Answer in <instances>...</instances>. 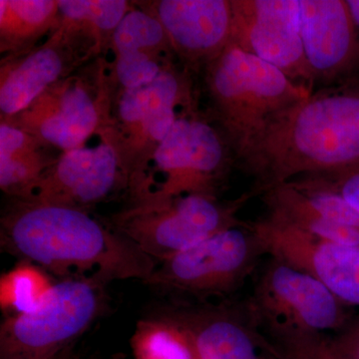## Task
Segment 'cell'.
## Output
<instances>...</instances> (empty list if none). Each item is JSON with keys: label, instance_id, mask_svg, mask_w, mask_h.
Wrapping results in <instances>:
<instances>
[{"label": "cell", "instance_id": "cell-24", "mask_svg": "<svg viewBox=\"0 0 359 359\" xmlns=\"http://www.w3.org/2000/svg\"><path fill=\"white\" fill-rule=\"evenodd\" d=\"M52 285L39 266L25 262L2 278V304L13 309L11 316L29 313L39 308Z\"/></svg>", "mask_w": 359, "mask_h": 359}, {"label": "cell", "instance_id": "cell-9", "mask_svg": "<svg viewBox=\"0 0 359 359\" xmlns=\"http://www.w3.org/2000/svg\"><path fill=\"white\" fill-rule=\"evenodd\" d=\"M105 285L53 283L39 308L8 316L0 327V359H45L75 346L106 308Z\"/></svg>", "mask_w": 359, "mask_h": 359}, {"label": "cell", "instance_id": "cell-28", "mask_svg": "<svg viewBox=\"0 0 359 359\" xmlns=\"http://www.w3.org/2000/svg\"><path fill=\"white\" fill-rule=\"evenodd\" d=\"M304 359H339L335 358V356L332 355L330 353H327L325 351V346L320 349V351H316V353H313V355L309 356V358Z\"/></svg>", "mask_w": 359, "mask_h": 359}, {"label": "cell", "instance_id": "cell-12", "mask_svg": "<svg viewBox=\"0 0 359 359\" xmlns=\"http://www.w3.org/2000/svg\"><path fill=\"white\" fill-rule=\"evenodd\" d=\"M99 135L95 145L85 143L61 153L27 197L20 201L91 212L120 191L127 192L128 177L114 144L105 128Z\"/></svg>", "mask_w": 359, "mask_h": 359}, {"label": "cell", "instance_id": "cell-21", "mask_svg": "<svg viewBox=\"0 0 359 359\" xmlns=\"http://www.w3.org/2000/svg\"><path fill=\"white\" fill-rule=\"evenodd\" d=\"M59 20L73 26L97 40L107 51L116 28L133 8L134 1L126 0H58Z\"/></svg>", "mask_w": 359, "mask_h": 359}, {"label": "cell", "instance_id": "cell-10", "mask_svg": "<svg viewBox=\"0 0 359 359\" xmlns=\"http://www.w3.org/2000/svg\"><path fill=\"white\" fill-rule=\"evenodd\" d=\"M111 88L105 59H94L61 80L11 121L65 152L84 145L110 122Z\"/></svg>", "mask_w": 359, "mask_h": 359}, {"label": "cell", "instance_id": "cell-25", "mask_svg": "<svg viewBox=\"0 0 359 359\" xmlns=\"http://www.w3.org/2000/svg\"><path fill=\"white\" fill-rule=\"evenodd\" d=\"M289 183L304 190L337 194L359 212V164L332 173L299 177Z\"/></svg>", "mask_w": 359, "mask_h": 359}, {"label": "cell", "instance_id": "cell-7", "mask_svg": "<svg viewBox=\"0 0 359 359\" xmlns=\"http://www.w3.org/2000/svg\"><path fill=\"white\" fill-rule=\"evenodd\" d=\"M252 197L221 202L215 196L186 194L169 199L129 204L108 223L156 263L199 244L219 231L242 226L237 212Z\"/></svg>", "mask_w": 359, "mask_h": 359}, {"label": "cell", "instance_id": "cell-19", "mask_svg": "<svg viewBox=\"0 0 359 359\" xmlns=\"http://www.w3.org/2000/svg\"><path fill=\"white\" fill-rule=\"evenodd\" d=\"M58 25V0H0L1 58L32 50Z\"/></svg>", "mask_w": 359, "mask_h": 359}, {"label": "cell", "instance_id": "cell-3", "mask_svg": "<svg viewBox=\"0 0 359 359\" xmlns=\"http://www.w3.org/2000/svg\"><path fill=\"white\" fill-rule=\"evenodd\" d=\"M244 306L278 359L309 358L353 316L323 283L271 257L257 273Z\"/></svg>", "mask_w": 359, "mask_h": 359}, {"label": "cell", "instance_id": "cell-8", "mask_svg": "<svg viewBox=\"0 0 359 359\" xmlns=\"http://www.w3.org/2000/svg\"><path fill=\"white\" fill-rule=\"evenodd\" d=\"M268 256L252 224L219 231L190 249L159 262L144 282L178 297L207 302L240 290Z\"/></svg>", "mask_w": 359, "mask_h": 359}, {"label": "cell", "instance_id": "cell-5", "mask_svg": "<svg viewBox=\"0 0 359 359\" xmlns=\"http://www.w3.org/2000/svg\"><path fill=\"white\" fill-rule=\"evenodd\" d=\"M233 152L222 130L199 109L189 111L127 189L129 204L186 194L215 196L226 180Z\"/></svg>", "mask_w": 359, "mask_h": 359}, {"label": "cell", "instance_id": "cell-26", "mask_svg": "<svg viewBox=\"0 0 359 359\" xmlns=\"http://www.w3.org/2000/svg\"><path fill=\"white\" fill-rule=\"evenodd\" d=\"M325 348L339 359H359V313L328 340Z\"/></svg>", "mask_w": 359, "mask_h": 359}, {"label": "cell", "instance_id": "cell-11", "mask_svg": "<svg viewBox=\"0 0 359 359\" xmlns=\"http://www.w3.org/2000/svg\"><path fill=\"white\" fill-rule=\"evenodd\" d=\"M102 56L89 34L65 25L32 50L0 61V121L25 110L47 89Z\"/></svg>", "mask_w": 359, "mask_h": 359}, {"label": "cell", "instance_id": "cell-17", "mask_svg": "<svg viewBox=\"0 0 359 359\" xmlns=\"http://www.w3.org/2000/svg\"><path fill=\"white\" fill-rule=\"evenodd\" d=\"M311 81H337L359 68V34L346 0H299Z\"/></svg>", "mask_w": 359, "mask_h": 359}, {"label": "cell", "instance_id": "cell-20", "mask_svg": "<svg viewBox=\"0 0 359 359\" xmlns=\"http://www.w3.org/2000/svg\"><path fill=\"white\" fill-rule=\"evenodd\" d=\"M268 216L302 231L339 244L359 247L358 229L334 223L321 216L302 191L290 183L273 187L263 194Z\"/></svg>", "mask_w": 359, "mask_h": 359}, {"label": "cell", "instance_id": "cell-29", "mask_svg": "<svg viewBox=\"0 0 359 359\" xmlns=\"http://www.w3.org/2000/svg\"><path fill=\"white\" fill-rule=\"evenodd\" d=\"M73 347L74 346L66 348L65 351H60V353L54 354V355L50 356V358L45 359H72Z\"/></svg>", "mask_w": 359, "mask_h": 359}, {"label": "cell", "instance_id": "cell-22", "mask_svg": "<svg viewBox=\"0 0 359 359\" xmlns=\"http://www.w3.org/2000/svg\"><path fill=\"white\" fill-rule=\"evenodd\" d=\"M137 51L154 52L176 57L159 20L134 1L133 8L116 28L103 57Z\"/></svg>", "mask_w": 359, "mask_h": 359}, {"label": "cell", "instance_id": "cell-27", "mask_svg": "<svg viewBox=\"0 0 359 359\" xmlns=\"http://www.w3.org/2000/svg\"><path fill=\"white\" fill-rule=\"evenodd\" d=\"M359 34V0H346Z\"/></svg>", "mask_w": 359, "mask_h": 359}, {"label": "cell", "instance_id": "cell-13", "mask_svg": "<svg viewBox=\"0 0 359 359\" xmlns=\"http://www.w3.org/2000/svg\"><path fill=\"white\" fill-rule=\"evenodd\" d=\"M231 43L309 87L313 81L302 46L299 0H231Z\"/></svg>", "mask_w": 359, "mask_h": 359}, {"label": "cell", "instance_id": "cell-14", "mask_svg": "<svg viewBox=\"0 0 359 359\" xmlns=\"http://www.w3.org/2000/svg\"><path fill=\"white\" fill-rule=\"evenodd\" d=\"M250 224L269 257L313 276L346 306H359V247L314 237L269 216Z\"/></svg>", "mask_w": 359, "mask_h": 359}, {"label": "cell", "instance_id": "cell-2", "mask_svg": "<svg viewBox=\"0 0 359 359\" xmlns=\"http://www.w3.org/2000/svg\"><path fill=\"white\" fill-rule=\"evenodd\" d=\"M252 196L359 164V83L313 92L282 113L240 160Z\"/></svg>", "mask_w": 359, "mask_h": 359}, {"label": "cell", "instance_id": "cell-15", "mask_svg": "<svg viewBox=\"0 0 359 359\" xmlns=\"http://www.w3.org/2000/svg\"><path fill=\"white\" fill-rule=\"evenodd\" d=\"M157 316L181 332L192 359H263L271 351L244 304L177 302Z\"/></svg>", "mask_w": 359, "mask_h": 359}, {"label": "cell", "instance_id": "cell-1", "mask_svg": "<svg viewBox=\"0 0 359 359\" xmlns=\"http://www.w3.org/2000/svg\"><path fill=\"white\" fill-rule=\"evenodd\" d=\"M0 245L61 280L102 285L145 282L157 264L107 221L65 205L9 199L0 218Z\"/></svg>", "mask_w": 359, "mask_h": 359}, {"label": "cell", "instance_id": "cell-6", "mask_svg": "<svg viewBox=\"0 0 359 359\" xmlns=\"http://www.w3.org/2000/svg\"><path fill=\"white\" fill-rule=\"evenodd\" d=\"M198 109L192 75L176 65L150 83L113 94L106 127L128 186L143 171L179 118Z\"/></svg>", "mask_w": 359, "mask_h": 359}, {"label": "cell", "instance_id": "cell-18", "mask_svg": "<svg viewBox=\"0 0 359 359\" xmlns=\"http://www.w3.org/2000/svg\"><path fill=\"white\" fill-rule=\"evenodd\" d=\"M61 153L14 123L0 121L2 192L8 199H25Z\"/></svg>", "mask_w": 359, "mask_h": 359}, {"label": "cell", "instance_id": "cell-23", "mask_svg": "<svg viewBox=\"0 0 359 359\" xmlns=\"http://www.w3.org/2000/svg\"><path fill=\"white\" fill-rule=\"evenodd\" d=\"M131 346L136 359H192L181 332L158 316L139 321Z\"/></svg>", "mask_w": 359, "mask_h": 359}, {"label": "cell", "instance_id": "cell-16", "mask_svg": "<svg viewBox=\"0 0 359 359\" xmlns=\"http://www.w3.org/2000/svg\"><path fill=\"white\" fill-rule=\"evenodd\" d=\"M159 20L176 58L192 72H204L231 43V0L136 1Z\"/></svg>", "mask_w": 359, "mask_h": 359}, {"label": "cell", "instance_id": "cell-4", "mask_svg": "<svg viewBox=\"0 0 359 359\" xmlns=\"http://www.w3.org/2000/svg\"><path fill=\"white\" fill-rule=\"evenodd\" d=\"M211 116L240 160L282 113L311 90L230 43L204 70Z\"/></svg>", "mask_w": 359, "mask_h": 359}]
</instances>
